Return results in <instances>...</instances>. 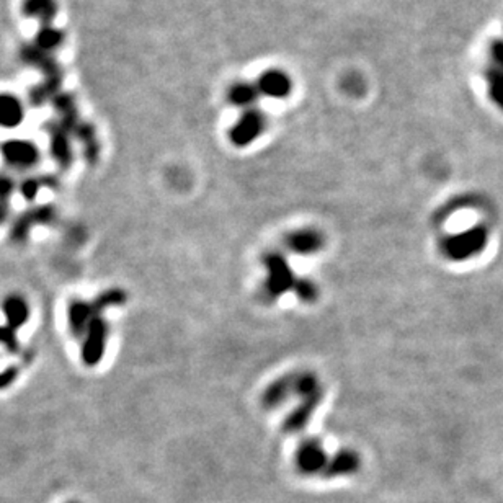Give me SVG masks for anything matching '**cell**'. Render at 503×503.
Returning a JSON list of instances; mask_svg holds the SVG:
<instances>
[{
    "label": "cell",
    "instance_id": "52a82bcc",
    "mask_svg": "<svg viewBox=\"0 0 503 503\" xmlns=\"http://www.w3.org/2000/svg\"><path fill=\"white\" fill-rule=\"evenodd\" d=\"M59 12V5L56 0H23L21 3V14L27 19L38 20L41 25H53Z\"/></svg>",
    "mask_w": 503,
    "mask_h": 503
},
{
    "label": "cell",
    "instance_id": "ba28073f",
    "mask_svg": "<svg viewBox=\"0 0 503 503\" xmlns=\"http://www.w3.org/2000/svg\"><path fill=\"white\" fill-rule=\"evenodd\" d=\"M260 90L257 87L255 82H237L229 89L227 98L234 106H239L242 110H248L255 106V103L260 98Z\"/></svg>",
    "mask_w": 503,
    "mask_h": 503
},
{
    "label": "cell",
    "instance_id": "8fae6325",
    "mask_svg": "<svg viewBox=\"0 0 503 503\" xmlns=\"http://www.w3.org/2000/svg\"><path fill=\"white\" fill-rule=\"evenodd\" d=\"M482 240H484V235L480 234L479 231L469 232V234L461 235L458 240H453V244H451V252H453L454 255L466 257V255H469L471 252L477 250V248L482 245Z\"/></svg>",
    "mask_w": 503,
    "mask_h": 503
},
{
    "label": "cell",
    "instance_id": "9c48e42d",
    "mask_svg": "<svg viewBox=\"0 0 503 503\" xmlns=\"http://www.w3.org/2000/svg\"><path fill=\"white\" fill-rule=\"evenodd\" d=\"M64 40H66V34H64L62 30L56 28L53 25H41L40 32L36 33L33 43L40 49L46 51V53L54 54L64 45Z\"/></svg>",
    "mask_w": 503,
    "mask_h": 503
},
{
    "label": "cell",
    "instance_id": "5b68a950",
    "mask_svg": "<svg viewBox=\"0 0 503 503\" xmlns=\"http://www.w3.org/2000/svg\"><path fill=\"white\" fill-rule=\"evenodd\" d=\"M46 130H48L51 137V154L59 165L67 167L72 161L71 136H69L71 132L58 121H49Z\"/></svg>",
    "mask_w": 503,
    "mask_h": 503
},
{
    "label": "cell",
    "instance_id": "7c38bea8",
    "mask_svg": "<svg viewBox=\"0 0 503 503\" xmlns=\"http://www.w3.org/2000/svg\"><path fill=\"white\" fill-rule=\"evenodd\" d=\"M69 503H79V502H69Z\"/></svg>",
    "mask_w": 503,
    "mask_h": 503
},
{
    "label": "cell",
    "instance_id": "8992f818",
    "mask_svg": "<svg viewBox=\"0 0 503 503\" xmlns=\"http://www.w3.org/2000/svg\"><path fill=\"white\" fill-rule=\"evenodd\" d=\"M25 119L23 102L14 93H0V128L14 130Z\"/></svg>",
    "mask_w": 503,
    "mask_h": 503
},
{
    "label": "cell",
    "instance_id": "30bf717a",
    "mask_svg": "<svg viewBox=\"0 0 503 503\" xmlns=\"http://www.w3.org/2000/svg\"><path fill=\"white\" fill-rule=\"evenodd\" d=\"M324 451L317 445H306L299 453L298 464L304 472H316L324 466Z\"/></svg>",
    "mask_w": 503,
    "mask_h": 503
},
{
    "label": "cell",
    "instance_id": "7a4b0ae2",
    "mask_svg": "<svg viewBox=\"0 0 503 503\" xmlns=\"http://www.w3.org/2000/svg\"><path fill=\"white\" fill-rule=\"evenodd\" d=\"M20 61L30 67L38 69L43 74V80L62 82V71L54 54L38 48L34 43H27L20 48Z\"/></svg>",
    "mask_w": 503,
    "mask_h": 503
},
{
    "label": "cell",
    "instance_id": "3957f363",
    "mask_svg": "<svg viewBox=\"0 0 503 503\" xmlns=\"http://www.w3.org/2000/svg\"><path fill=\"white\" fill-rule=\"evenodd\" d=\"M0 152H2V157L5 159L8 165L21 170L32 169L40 161V150H38V148L33 143H30V141H7L0 148Z\"/></svg>",
    "mask_w": 503,
    "mask_h": 503
},
{
    "label": "cell",
    "instance_id": "277c9868",
    "mask_svg": "<svg viewBox=\"0 0 503 503\" xmlns=\"http://www.w3.org/2000/svg\"><path fill=\"white\" fill-rule=\"evenodd\" d=\"M261 95L268 98H286L292 90V82L281 69L265 71L255 82Z\"/></svg>",
    "mask_w": 503,
    "mask_h": 503
},
{
    "label": "cell",
    "instance_id": "6da1fadb",
    "mask_svg": "<svg viewBox=\"0 0 503 503\" xmlns=\"http://www.w3.org/2000/svg\"><path fill=\"white\" fill-rule=\"evenodd\" d=\"M265 126H266V118L264 111L260 108L253 106V108L244 110V113L240 115L237 123L232 126L231 141L235 145H239V148L250 144L261 134Z\"/></svg>",
    "mask_w": 503,
    "mask_h": 503
}]
</instances>
